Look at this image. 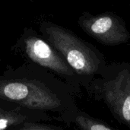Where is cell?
Instances as JSON below:
<instances>
[{
	"label": "cell",
	"mask_w": 130,
	"mask_h": 130,
	"mask_svg": "<svg viewBox=\"0 0 130 130\" xmlns=\"http://www.w3.org/2000/svg\"><path fill=\"white\" fill-rule=\"evenodd\" d=\"M39 32L62 55L79 78L82 88L107 64L105 56L95 46L62 25L43 20Z\"/></svg>",
	"instance_id": "7a4b0ae2"
},
{
	"label": "cell",
	"mask_w": 130,
	"mask_h": 130,
	"mask_svg": "<svg viewBox=\"0 0 130 130\" xmlns=\"http://www.w3.org/2000/svg\"><path fill=\"white\" fill-rule=\"evenodd\" d=\"M88 97L103 102L114 119L130 129V63L107 64L84 88Z\"/></svg>",
	"instance_id": "3957f363"
},
{
	"label": "cell",
	"mask_w": 130,
	"mask_h": 130,
	"mask_svg": "<svg viewBox=\"0 0 130 130\" xmlns=\"http://www.w3.org/2000/svg\"><path fill=\"white\" fill-rule=\"evenodd\" d=\"M77 22L87 35L104 46H118L130 40L125 20L114 12L91 14L84 11Z\"/></svg>",
	"instance_id": "5b68a950"
},
{
	"label": "cell",
	"mask_w": 130,
	"mask_h": 130,
	"mask_svg": "<svg viewBox=\"0 0 130 130\" xmlns=\"http://www.w3.org/2000/svg\"><path fill=\"white\" fill-rule=\"evenodd\" d=\"M11 51L25 61L33 62L50 72L69 84L81 95V82L62 55L39 32L31 27L23 29L11 47Z\"/></svg>",
	"instance_id": "277c9868"
},
{
	"label": "cell",
	"mask_w": 130,
	"mask_h": 130,
	"mask_svg": "<svg viewBox=\"0 0 130 130\" xmlns=\"http://www.w3.org/2000/svg\"><path fill=\"white\" fill-rule=\"evenodd\" d=\"M63 127L46 121L26 122L18 126L15 130H62Z\"/></svg>",
	"instance_id": "ba28073f"
},
{
	"label": "cell",
	"mask_w": 130,
	"mask_h": 130,
	"mask_svg": "<svg viewBox=\"0 0 130 130\" xmlns=\"http://www.w3.org/2000/svg\"><path fill=\"white\" fill-rule=\"evenodd\" d=\"M33 121H53L49 113L24 107L20 104L0 98V130L15 129L22 123Z\"/></svg>",
	"instance_id": "8992f818"
},
{
	"label": "cell",
	"mask_w": 130,
	"mask_h": 130,
	"mask_svg": "<svg viewBox=\"0 0 130 130\" xmlns=\"http://www.w3.org/2000/svg\"><path fill=\"white\" fill-rule=\"evenodd\" d=\"M75 91L50 72L30 62L7 67L0 74V98L47 113L78 108Z\"/></svg>",
	"instance_id": "6da1fadb"
},
{
	"label": "cell",
	"mask_w": 130,
	"mask_h": 130,
	"mask_svg": "<svg viewBox=\"0 0 130 130\" xmlns=\"http://www.w3.org/2000/svg\"><path fill=\"white\" fill-rule=\"evenodd\" d=\"M53 120L66 124L73 125L82 130H116L117 129L109 123L91 117L86 112L81 110L78 107L70 111H66L56 117Z\"/></svg>",
	"instance_id": "52a82bcc"
}]
</instances>
